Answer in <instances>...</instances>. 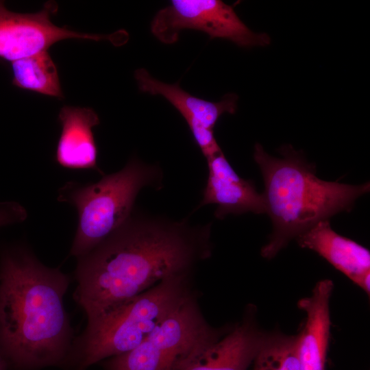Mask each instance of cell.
Listing matches in <instances>:
<instances>
[{
    "mask_svg": "<svg viewBox=\"0 0 370 370\" xmlns=\"http://www.w3.org/2000/svg\"><path fill=\"white\" fill-rule=\"evenodd\" d=\"M297 335L269 332L254 362L253 370H300Z\"/></svg>",
    "mask_w": 370,
    "mask_h": 370,
    "instance_id": "2e32d148",
    "label": "cell"
},
{
    "mask_svg": "<svg viewBox=\"0 0 370 370\" xmlns=\"http://www.w3.org/2000/svg\"><path fill=\"white\" fill-rule=\"evenodd\" d=\"M230 328H211L193 294L170 312L138 346L111 357L103 367L106 370H179L188 358Z\"/></svg>",
    "mask_w": 370,
    "mask_h": 370,
    "instance_id": "8992f818",
    "label": "cell"
},
{
    "mask_svg": "<svg viewBox=\"0 0 370 370\" xmlns=\"http://www.w3.org/2000/svg\"><path fill=\"white\" fill-rule=\"evenodd\" d=\"M334 288L329 279L317 283L309 297L301 299L297 306L306 314L297 335L300 370H325L330 336V299Z\"/></svg>",
    "mask_w": 370,
    "mask_h": 370,
    "instance_id": "7c38bea8",
    "label": "cell"
},
{
    "mask_svg": "<svg viewBox=\"0 0 370 370\" xmlns=\"http://www.w3.org/2000/svg\"><path fill=\"white\" fill-rule=\"evenodd\" d=\"M70 278L27 247L0 258V356L14 370L62 367L74 340L64 306Z\"/></svg>",
    "mask_w": 370,
    "mask_h": 370,
    "instance_id": "7a4b0ae2",
    "label": "cell"
},
{
    "mask_svg": "<svg viewBox=\"0 0 370 370\" xmlns=\"http://www.w3.org/2000/svg\"><path fill=\"white\" fill-rule=\"evenodd\" d=\"M192 295L190 274L161 280L138 295L88 321L84 331L74 338L62 367L64 370H87L106 358L134 349Z\"/></svg>",
    "mask_w": 370,
    "mask_h": 370,
    "instance_id": "277c9868",
    "label": "cell"
},
{
    "mask_svg": "<svg viewBox=\"0 0 370 370\" xmlns=\"http://www.w3.org/2000/svg\"><path fill=\"white\" fill-rule=\"evenodd\" d=\"M58 10L55 1H47L36 13H17L9 10L0 1V58L11 62L47 51L55 43L66 39L99 41L109 40L119 44L118 32L110 35L87 34L60 27L51 16Z\"/></svg>",
    "mask_w": 370,
    "mask_h": 370,
    "instance_id": "ba28073f",
    "label": "cell"
},
{
    "mask_svg": "<svg viewBox=\"0 0 370 370\" xmlns=\"http://www.w3.org/2000/svg\"><path fill=\"white\" fill-rule=\"evenodd\" d=\"M134 77L140 91L161 95L179 111L206 158L221 150L214 127L223 114L236 112V95L230 93L219 101H210L186 92L178 83L166 84L154 78L143 68L136 70Z\"/></svg>",
    "mask_w": 370,
    "mask_h": 370,
    "instance_id": "9c48e42d",
    "label": "cell"
},
{
    "mask_svg": "<svg viewBox=\"0 0 370 370\" xmlns=\"http://www.w3.org/2000/svg\"><path fill=\"white\" fill-rule=\"evenodd\" d=\"M61 134L57 145L56 160L69 169L94 170L97 166V147L92 127L99 124L97 114L89 108L65 106L58 114Z\"/></svg>",
    "mask_w": 370,
    "mask_h": 370,
    "instance_id": "4fadbf2b",
    "label": "cell"
},
{
    "mask_svg": "<svg viewBox=\"0 0 370 370\" xmlns=\"http://www.w3.org/2000/svg\"><path fill=\"white\" fill-rule=\"evenodd\" d=\"M208 176L203 197L197 209L217 205L214 217L222 219L229 214L267 213L263 193H259L251 180L241 177L227 161L222 150L206 158Z\"/></svg>",
    "mask_w": 370,
    "mask_h": 370,
    "instance_id": "8fae6325",
    "label": "cell"
},
{
    "mask_svg": "<svg viewBox=\"0 0 370 370\" xmlns=\"http://www.w3.org/2000/svg\"><path fill=\"white\" fill-rule=\"evenodd\" d=\"M27 217L25 208L13 201H0V228L24 221Z\"/></svg>",
    "mask_w": 370,
    "mask_h": 370,
    "instance_id": "e0dca14e",
    "label": "cell"
},
{
    "mask_svg": "<svg viewBox=\"0 0 370 370\" xmlns=\"http://www.w3.org/2000/svg\"><path fill=\"white\" fill-rule=\"evenodd\" d=\"M296 240L301 247L317 253L358 286L370 272L369 250L336 233L329 220L317 223Z\"/></svg>",
    "mask_w": 370,
    "mask_h": 370,
    "instance_id": "5bb4252c",
    "label": "cell"
},
{
    "mask_svg": "<svg viewBox=\"0 0 370 370\" xmlns=\"http://www.w3.org/2000/svg\"><path fill=\"white\" fill-rule=\"evenodd\" d=\"M162 180L160 167L132 158L121 170L103 175L96 183L65 184L58 199L74 206L78 214L70 255L79 258L93 249L129 218L140 190L159 188Z\"/></svg>",
    "mask_w": 370,
    "mask_h": 370,
    "instance_id": "5b68a950",
    "label": "cell"
},
{
    "mask_svg": "<svg viewBox=\"0 0 370 370\" xmlns=\"http://www.w3.org/2000/svg\"><path fill=\"white\" fill-rule=\"evenodd\" d=\"M8 365L3 358L0 356V370H6Z\"/></svg>",
    "mask_w": 370,
    "mask_h": 370,
    "instance_id": "ac0fdd59",
    "label": "cell"
},
{
    "mask_svg": "<svg viewBox=\"0 0 370 370\" xmlns=\"http://www.w3.org/2000/svg\"><path fill=\"white\" fill-rule=\"evenodd\" d=\"M211 223L190 225L132 212L86 255L77 258L75 302L88 321L172 276L190 274L211 256Z\"/></svg>",
    "mask_w": 370,
    "mask_h": 370,
    "instance_id": "6da1fadb",
    "label": "cell"
},
{
    "mask_svg": "<svg viewBox=\"0 0 370 370\" xmlns=\"http://www.w3.org/2000/svg\"><path fill=\"white\" fill-rule=\"evenodd\" d=\"M14 86L44 95L62 98L57 67L47 51L11 62Z\"/></svg>",
    "mask_w": 370,
    "mask_h": 370,
    "instance_id": "9a60e30c",
    "label": "cell"
},
{
    "mask_svg": "<svg viewBox=\"0 0 370 370\" xmlns=\"http://www.w3.org/2000/svg\"><path fill=\"white\" fill-rule=\"evenodd\" d=\"M256 311L249 306L240 323L188 358L179 370H246L269 334L258 327Z\"/></svg>",
    "mask_w": 370,
    "mask_h": 370,
    "instance_id": "30bf717a",
    "label": "cell"
},
{
    "mask_svg": "<svg viewBox=\"0 0 370 370\" xmlns=\"http://www.w3.org/2000/svg\"><path fill=\"white\" fill-rule=\"evenodd\" d=\"M186 29L245 48L265 47L271 42L268 34L251 30L232 6L220 0H172L157 12L151 24V33L164 44L177 42L180 32Z\"/></svg>",
    "mask_w": 370,
    "mask_h": 370,
    "instance_id": "52a82bcc",
    "label": "cell"
},
{
    "mask_svg": "<svg viewBox=\"0 0 370 370\" xmlns=\"http://www.w3.org/2000/svg\"><path fill=\"white\" fill-rule=\"evenodd\" d=\"M278 152L282 158L269 155L260 143L254 146V159L262 175L267 213L273 223L269 242L261 249L267 259L317 223L350 211L370 190L369 182L353 185L319 178L314 165L290 145Z\"/></svg>",
    "mask_w": 370,
    "mask_h": 370,
    "instance_id": "3957f363",
    "label": "cell"
}]
</instances>
